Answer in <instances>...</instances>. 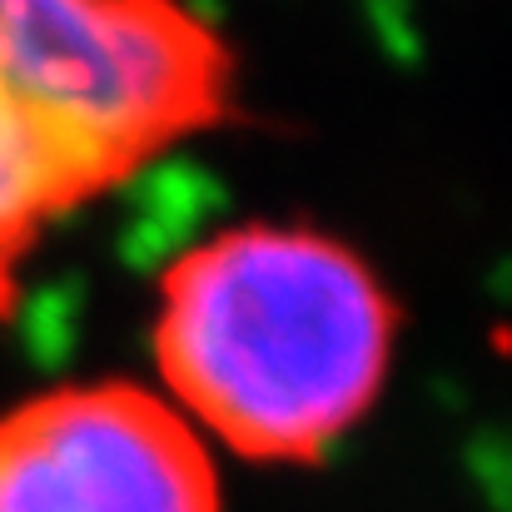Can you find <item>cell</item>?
Wrapping results in <instances>:
<instances>
[{
	"instance_id": "cell-1",
	"label": "cell",
	"mask_w": 512,
	"mask_h": 512,
	"mask_svg": "<svg viewBox=\"0 0 512 512\" xmlns=\"http://www.w3.org/2000/svg\"><path fill=\"white\" fill-rule=\"evenodd\" d=\"M398 299L339 234L254 219L160 269L155 393L244 463L309 468L378 408L398 358Z\"/></svg>"
},
{
	"instance_id": "cell-2",
	"label": "cell",
	"mask_w": 512,
	"mask_h": 512,
	"mask_svg": "<svg viewBox=\"0 0 512 512\" xmlns=\"http://www.w3.org/2000/svg\"><path fill=\"white\" fill-rule=\"evenodd\" d=\"M244 115L239 50L194 0H0V324L65 219Z\"/></svg>"
},
{
	"instance_id": "cell-3",
	"label": "cell",
	"mask_w": 512,
	"mask_h": 512,
	"mask_svg": "<svg viewBox=\"0 0 512 512\" xmlns=\"http://www.w3.org/2000/svg\"><path fill=\"white\" fill-rule=\"evenodd\" d=\"M0 512H224V483L150 383H55L0 413Z\"/></svg>"
}]
</instances>
